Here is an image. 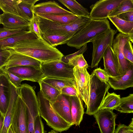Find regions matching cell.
Here are the masks:
<instances>
[{"label": "cell", "mask_w": 133, "mask_h": 133, "mask_svg": "<svg viewBox=\"0 0 133 133\" xmlns=\"http://www.w3.org/2000/svg\"><path fill=\"white\" fill-rule=\"evenodd\" d=\"M37 16L39 28L43 34L72 33L75 35L82 30L91 20L89 16L80 17L72 23L64 24Z\"/></svg>", "instance_id": "cell-3"}, {"label": "cell", "mask_w": 133, "mask_h": 133, "mask_svg": "<svg viewBox=\"0 0 133 133\" xmlns=\"http://www.w3.org/2000/svg\"><path fill=\"white\" fill-rule=\"evenodd\" d=\"M10 50L11 54L4 66V68H2L4 70H6L10 68L18 66H31L40 69L41 62L40 61L28 56Z\"/></svg>", "instance_id": "cell-14"}, {"label": "cell", "mask_w": 133, "mask_h": 133, "mask_svg": "<svg viewBox=\"0 0 133 133\" xmlns=\"http://www.w3.org/2000/svg\"><path fill=\"white\" fill-rule=\"evenodd\" d=\"M70 101L73 125L79 126L84 113L82 100L79 96H70Z\"/></svg>", "instance_id": "cell-23"}, {"label": "cell", "mask_w": 133, "mask_h": 133, "mask_svg": "<svg viewBox=\"0 0 133 133\" xmlns=\"http://www.w3.org/2000/svg\"><path fill=\"white\" fill-rule=\"evenodd\" d=\"M70 96L61 94L56 101L51 103L55 111L67 122L73 125L71 112Z\"/></svg>", "instance_id": "cell-17"}, {"label": "cell", "mask_w": 133, "mask_h": 133, "mask_svg": "<svg viewBox=\"0 0 133 133\" xmlns=\"http://www.w3.org/2000/svg\"><path fill=\"white\" fill-rule=\"evenodd\" d=\"M114 90H124L133 87V64H132L125 74L112 77L110 76L108 82Z\"/></svg>", "instance_id": "cell-20"}, {"label": "cell", "mask_w": 133, "mask_h": 133, "mask_svg": "<svg viewBox=\"0 0 133 133\" xmlns=\"http://www.w3.org/2000/svg\"><path fill=\"white\" fill-rule=\"evenodd\" d=\"M19 91L25 106L28 133H34L35 120L39 115L37 96L34 88L27 84H21Z\"/></svg>", "instance_id": "cell-5"}, {"label": "cell", "mask_w": 133, "mask_h": 133, "mask_svg": "<svg viewBox=\"0 0 133 133\" xmlns=\"http://www.w3.org/2000/svg\"><path fill=\"white\" fill-rule=\"evenodd\" d=\"M74 35L72 33L42 34L41 37L49 45L55 47L59 45L66 44Z\"/></svg>", "instance_id": "cell-25"}, {"label": "cell", "mask_w": 133, "mask_h": 133, "mask_svg": "<svg viewBox=\"0 0 133 133\" xmlns=\"http://www.w3.org/2000/svg\"><path fill=\"white\" fill-rule=\"evenodd\" d=\"M8 49L30 57L41 63L61 60L64 56L58 49L49 45L42 37L26 41Z\"/></svg>", "instance_id": "cell-1"}, {"label": "cell", "mask_w": 133, "mask_h": 133, "mask_svg": "<svg viewBox=\"0 0 133 133\" xmlns=\"http://www.w3.org/2000/svg\"><path fill=\"white\" fill-rule=\"evenodd\" d=\"M133 118L132 119V121L129 124V126L131 127H133Z\"/></svg>", "instance_id": "cell-50"}, {"label": "cell", "mask_w": 133, "mask_h": 133, "mask_svg": "<svg viewBox=\"0 0 133 133\" xmlns=\"http://www.w3.org/2000/svg\"><path fill=\"white\" fill-rule=\"evenodd\" d=\"M48 133H52L51 131H49V132Z\"/></svg>", "instance_id": "cell-55"}, {"label": "cell", "mask_w": 133, "mask_h": 133, "mask_svg": "<svg viewBox=\"0 0 133 133\" xmlns=\"http://www.w3.org/2000/svg\"><path fill=\"white\" fill-rule=\"evenodd\" d=\"M116 32L115 30L111 28L91 41L93 44L91 68L97 66L107 48L109 46H112L114 35Z\"/></svg>", "instance_id": "cell-7"}, {"label": "cell", "mask_w": 133, "mask_h": 133, "mask_svg": "<svg viewBox=\"0 0 133 133\" xmlns=\"http://www.w3.org/2000/svg\"><path fill=\"white\" fill-rule=\"evenodd\" d=\"M38 83L40 87V91L44 97L51 103H54L61 94V91L42 81Z\"/></svg>", "instance_id": "cell-31"}, {"label": "cell", "mask_w": 133, "mask_h": 133, "mask_svg": "<svg viewBox=\"0 0 133 133\" xmlns=\"http://www.w3.org/2000/svg\"><path fill=\"white\" fill-rule=\"evenodd\" d=\"M8 133H15L11 125L9 129Z\"/></svg>", "instance_id": "cell-49"}, {"label": "cell", "mask_w": 133, "mask_h": 133, "mask_svg": "<svg viewBox=\"0 0 133 133\" xmlns=\"http://www.w3.org/2000/svg\"><path fill=\"white\" fill-rule=\"evenodd\" d=\"M0 74V111L5 116L8 108L10 95V85L9 79L2 69Z\"/></svg>", "instance_id": "cell-16"}, {"label": "cell", "mask_w": 133, "mask_h": 133, "mask_svg": "<svg viewBox=\"0 0 133 133\" xmlns=\"http://www.w3.org/2000/svg\"><path fill=\"white\" fill-rule=\"evenodd\" d=\"M2 69H0V74L1 73V72H2Z\"/></svg>", "instance_id": "cell-53"}, {"label": "cell", "mask_w": 133, "mask_h": 133, "mask_svg": "<svg viewBox=\"0 0 133 133\" xmlns=\"http://www.w3.org/2000/svg\"><path fill=\"white\" fill-rule=\"evenodd\" d=\"M18 0H0V10L3 13L19 16L18 12Z\"/></svg>", "instance_id": "cell-34"}, {"label": "cell", "mask_w": 133, "mask_h": 133, "mask_svg": "<svg viewBox=\"0 0 133 133\" xmlns=\"http://www.w3.org/2000/svg\"><path fill=\"white\" fill-rule=\"evenodd\" d=\"M73 66L61 60L42 62L41 70L45 77L69 79L75 80Z\"/></svg>", "instance_id": "cell-8"}, {"label": "cell", "mask_w": 133, "mask_h": 133, "mask_svg": "<svg viewBox=\"0 0 133 133\" xmlns=\"http://www.w3.org/2000/svg\"><path fill=\"white\" fill-rule=\"evenodd\" d=\"M38 38L34 33L31 32L11 36L0 40V49H8L26 41Z\"/></svg>", "instance_id": "cell-24"}, {"label": "cell", "mask_w": 133, "mask_h": 133, "mask_svg": "<svg viewBox=\"0 0 133 133\" xmlns=\"http://www.w3.org/2000/svg\"><path fill=\"white\" fill-rule=\"evenodd\" d=\"M10 95L9 104L6 113L4 116L3 124L1 133H8L11 125L14 108L18 97L19 95V88H16L10 82Z\"/></svg>", "instance_id": "cell-22"}, {"label": "cell", "mask_w": 133, "mask_h": 133, "mask_svg": "<svg viewBox=\"0 0 133 133\" xmlns=\"http://www.w3.org/2000/svg\"><path fill=\"white\" fill-rule=\"evenodd\" d=\"M116 16L124 21L133 22V11L126 12Z\"/></svg>", "instance_id": "cell-47"}, {"label": "cell", "mask_w": 133, "mask_h": 133, "mask_svg": "<svg viewBox=\"0 0 133 133\" xmlns=\"http://www.w3.org/2000/svg\"><path fill=\"white\" fill-rule=\"evenodd\" d=\"M108 18L113 24L120 33L133 36V22L122 20L117 16L109 17Z\"/></svg>", "instance_id": "cell-29"}, {"label": "cell", "mask_w": 133, "mask_h": 133, "mask_svg": "<svg viewBox=\"0 0 133 133\" xmlns=\"http://www.w3.org/2000/svg\"><path fill=\"white\" fill-rule=\"evenodd\" d=\"M34 14H41L50 15H74L62 8L54 1H50L36 4L33 8Z\"/></svg>", "instance_id": "cell-18"}, {"label": "cell", "mask_w": 133, "mask_h": 133, "mask_svg": "<svg viewBox=\"0 0 133 133\" xmlns=\"http://www.w3.org/2000/svg\"><path fill=\"white\" fill-rule=\"evenodd\" d=\"M41 81L49 84L60 91L63 88L65 87L73 86L77 88L75 81L71 79L45 77Z\"/></svg>", "instance_id": "cell-28"}, {"label": "cell", "mask_w": 133, "mask_h": 133, "mask_svg": "<svg viewBox=\"0 0 133 133\" xmlns=\"http://www.w3.org/2000/svg\"><path fill=\"white\" fill-rule=\"evenodd\" d=\"M37 96L39 115L49 126L61 132L66 131L72 126L55 111L51 103L45 98L41 91L38 92Z\"/></svg>", "instance_id": "cell-4"}, {"label": "cell", "mask_w": 133, "mask_h": 133, "mask_svg": "<svg viewBox=\"0 0 133 133\" xmlns=\"http://www.w3.org/2000/svg\"><path fill=\"white\" fill-rule=\"evenodd\" d=\"M114 133H133V127L119 124L115 130Z\"/></svg>", "instance_id": "cell-46"}, {"label": "cell", "mask_w": 133, "mask_h": 133, "mask_svg": "<svg viewBox=\"0 0 133 133\" xmlns=\"http://www.w3.org/2000/svg\"><path fill=\"white\" fill-rule=\"evenodd\" d=\"M87 44H86L84 45L77 52L72 54L63 56L62 58L61 61L65 63H68V60L72 57L77 55L81 54H83L87 49Z\"/></svg>", "instance_id": "cell-45"}, {"label": "cell", "mask_w": 133, "mask_h": 133, "mask_svg": "<svg viewBox=\"0 0 133 133\" xmlns=\"http://www.w3.org/2000/svg\"><path fill=\"white\" fill-rule=\"evenodd\" d=\"M103 58L104 61V70L111 77L120 75L119 64L117 58L112 48L109 46L105 51Z\"/></svg>", "instance_id": "cell-21"}, {"label": "cell", "mask_w": 133, "mask_h": 133, "mask_svg": "<svg viewBox=\"0 0 133 133\" xmlns=\"http://www.w3.org/2000/svg\"><path fill=\"white\" fill-rule=\"evenodd\" d=\"M2 69L6 73L10 82L16 88H19L21 85V82L24 80L18 77L8 70H5L3 68Z\"/></svg>", "instance_id": "cell-40"}, {"label": "cell", "mask_w": 133, "mask_h": 133, "mask_svg": "<svg viewBox=\"0 0 133 133\" xmlns=\"http://www.w3.org/2000/svg\"><path fill=\"white\" fill-rule=\"evenodd\" d=\"M132 43L129 39L125 43L123 49V52L125 58L133 64Z\"/></svg>", "instance_id": "cell-38"}, {"label": "cell", "mask_w": 133, "mask_h": 133, "mask_svg": "<svg viewBox=\"0 0 133 133\" xmlns=\"http://www.w3.org/2000/svg\"><path fill=\"white\" fill-rule=\"evenodd\" d=\"M97 78L101 82L108 83L110 76L107 72L100 67L94 69L93 71Z\"/></svg>", "instance_id": "cell-41"}, {"label": "cell", "mask_w": 133, "mask_h": 133, "mask_svg": "<svg viewBox=\"0 0 133 133\" xmlns=\"http://www.w3.org/2000/svg\"><path fill=\"white\" fill-rule=\"evenodd\" d=\"M11 53V51L9 50L0 49V69L3 68Z\"/></svg>", "instance_id": "cell-44"}, {"label": "cell", "mask_w": 133, "mask_h": 133, "mask_svg": "<svg viewBox=\"0 0 133 133\" xmlns=\"http://www.w3.org/2000/svg\"><path fill=\"white\" fill-rule=\"evenodd\" d=\"M36 15L49 20L64 24L72 23L80 17L75 15H54L41 14Z\"/></svg>", "instance_id": "cell-30"}, {"label": "cell", "mask_w": 133, "mask_h": 133, "mask_svg": "<svg viewBox=\"0 0 133 133\" xmlns=\"http://www.w3.org/2000/svg\"><path fill=\"white\" fill-rule=\"evenodd\" d=\"M31 32L30 28L18 30H10L0 28V40L17 35Z\"/></svg>", "instance_id": "cell-36"}, {"label": "cell", "mask_w": 133, "mask_h": 133, "mask_svg": "<svg viewBox=\"0 0 133 133\" xmlns=\"http://www.w3.org/2000/svg\"><path fill=\"white\" fill-rule=\"evenodd\" d=\"M3 115H2V114L1 112L0 111V119Z\"/></svg>", "instance_id": "cell-52"}, {"label": "cell", "mask_w": 133, "mask_h": 133, "mask_svg": "<svg viewBox=\"0 0 133 133\" xmlns=\"http://www.w3.org/2000/svg\"><path fill=\"white\" fill-rule=\"evenodd\" d=\"M51 131L52 133H59L58 132L54 130H51Z\"/></svg>", "instance_id": "cell-51"}, {"label": "cell", "mask_w": 133, "mask_h": 133, "mask_svg": "<svg viewBox=\"0 0 133 133\" xmlns=\"http://www.w3.org/2000/svg\"><path fill=\"white\" fill-rule=\"evenodd\" d=\"M129 39L133 43V36L120 33L117 35L112 42V48L118 59L120 75L125 74L130 66L133 64L125 58L123 52L124 45Z\"/></svg>", "instance_id": "cell-10"}, {"label": "cell", "mask_w": 133, "mask_h": 133, "mask_svg": "<svg viewBox=\"0 0 133 133\" xmlns=\"http://www.w3.org/2000/svg\"><path fill=\"white\" fill-rule=\"evenodd\" d=\"M1 24V18L0 16V25Z\"/></svg>", "instance_id": "cell-54"}, {"label": "cell", "mask_w": 133, "mask_h": 133, "mask_svg": "<svg viewBox=\"0 0 133 133\" xmlns=\"http://www.w3.org/2000/svg\"><path fill=\"white\" fill-rule=\"evenodd\" d=\"M93 116L101 133H114L117 115L113 110L106 109L99 110Z\"/></svg>", "instance_id": "cell-13"}, {"label": "cell", "mask_w": 133, "mask_h": 133, "mask_svg": "<svg viewBox=\"0 0 133 133\" xmlns=\"http://www.w3.org/2000/svg\"><path fill=\"white\" fill-rule=\"evenodd\" d=\"M34 133H44V124L39 115L37 116L35 120Z\"/></svg>", "instance_id": "cell-43"}, {"label": "cell", "mask_w": 133, "mask_h": 133, "mask_svg": "<svg viewBox=\"0 0 133 133\" xmlns=\"http://www.w3.org/2000/svg\"><path fill=\"white\" fill-rule=\"evenodd\" d=\"M39 0H18V12L19 17L30 22L32 20L34 14L33 8Z\"/></svg>", "instance_id": "cell-26"}, {"label": "cell", "mask_w": 133, "mask_h": 133, "mask_svg": "<svg viewBox=\"0 0 133 133\" xmlns=\"http://www.w3.org/2000/svg\"><path fill=\"white\" fill-rule=\"evenodd\" d=\"M73 74L80 98L84 103L87 109L89 105L90 93V75L87 69L75 66Z\"/></svg>", "instance_id": "cell-9"}, {"label": "cell", "mask_w": 133, "mask_h": 133, "mask_svg": "<svg viewBox=\"0 0 133 133\" xmlns=\"http://www.w3.org/2000/svg\"><path fill=\"white\" fill-rule=\"evenodd\" d=\"M123 0H101L90 7L89 16L93 20L107 19L108 16L120 4Z\"/></svg>", "instance_id": "cell-12"}, {"label": "cell", "mask_w": 133, "mask_h": 133, "mask_svg": "<svg viewBox=\"0 0 133 133\" xmlns=\"http://www.w3.org/2000/svg\"><path fill=\"white\" fill-rule=\"evenodd\" d=\"M58 1L75 15L79 17L89 16L90 12L88 10L76 0H59Z\"/></svg>", "instance_id": "cell-27"}, {"label": "cell", "mask_w": 133, "mask_h": 133, "mask_svg": "<svg viewBox=\"0 0 133 133\" xmlns=\"http://www.w3.org/2000/svg\"><path fill=\"white\" fill-rule=\"evenodd\" d=\"M11 125L15 133H28L25 106L19 95L14 108Z\"/></svg>", "instance_id": "cell-11"}, {"label": "cell", "mask_w": 133, "mask_h": 133, "mask_svg": "<svg viewBox=\"0 0 133 133\" xmlns=\"http://www.w3.org/2000/svg\"><path fill=\"white\" fill-rule=\"evenodd\" d=\"M4 116L3 115L0 119V133H1L3 124Z\"/></svg>", "instance_id": "cell-48"}, {"label": "cell", "mask_w": 133, "mask_h": 133, "mask_svg": "<svg viewBox=\"0 0 133 133\" xmlns=\"http://www.w3.org/2000/svg\"><path fill=\"white\" fill-rule=\"evenodd\" d=\"M107 95L104 97L100 107L99 110L109 109L113 110L119 104L121 97L120 95H117L114 92L110 93L107 92Z\"/></svg>", "instance_id": "cell-32"}, {"label": "cell", "mask_w": 133, "mask_h": 133, "mask_svg": "<svg viewBox=\"0 0 133 133\" xmlns=\"http://www.w3.org/2000/svg\"><path fill=\"white\" fill-rule=\"evenodd\" d=\"M6 70L24 80L38 83L45 77L41 69L31 66H14Z\"/></svg>", "instance_id": "cell-15"}, {"label": "cell", "mask_w": 133, "mask_h": 133, "mask_svg": "<svg viewBox=\"0 0 133 133\" xmlns=\"http://www.w3.org/2000/svg\"><path fill=\"white\" fill-rule=\"evenodd\" d=\"M61 94L69 96H79L77 88L73 86L64 87L61 90Z\"/></svg>", "instance_id": "cell-42"}, {"label": "cell", "mask_w": 133, "mask_h": 133, "mask_svg": "<svg viewBox=\"0 0 133 133\" xmlns=\"http://www.w3.org/2000/svg\"><path fill=\"white\" fill-rule=\"evenodd\" d=\"M30 31L34 33L38 37H41L42 33L40 29L37 16L34 14L30 22Z\"/></svg>", "instance_id": "cell-39"}, {"label": "cell", "mask_w": 133, "mask_h": 133, "mask_svg": "<svg viewBox=\"0 0 133 133\" xmlns=\"http://www.w3.org/2000/svg\"><path fill=\"white\" fill-rule=\"evenodd\" d=\"M133 11V0H123L119 5L108 16L114 17L124 12Z\"/></svg>", "instance_id": "cell-35"}, {"label": "cell", "mask_w": 133, "mask_h": 133, "mask_svg": "<svg viewBox=\"0 0 133 133\" xmlns=\"http://www.w3.org/2000/svg\"><path fill=\"white\" fill-rule=\"evenodd\" d=\"M110 87L108 83L101 82L96 77L94 71L90 75V93L89 105L85 112L94 115L99 108L107 91Z\"/></svg>", "instance_id": "cell-6"}, {"label": "cell", "mask_w": 133, "mask_h": 133, "mask_svg": "<svg viewBox=\"0 0 133 133\" xmlns=\"http://www.w3.org/2000/svg\"><path fill=\"white\" fill-rule=\"evenodd\" d=\"M1 24L3 28L10 30H18L30 28V22L19 16L8 13L0 15Z\"/></svg>", "instance_id": "cell-19"}, {"label": "cell", "mask_w": 133, "mask_h": 133, "mask_svg": "<svg viewBox=\"0 0 133 133\" xmlns=\"http://www.w3.org/2000/svg\"><path fill=\"white\" fill-rule=\"evenodd\" d=\"M111 28L108 19H91L88 24L74 35L66 44L70 47L79 49L96 37Z\"/></svg>", "instance_id": "cell-2"}, {"label": "cell", "mask_w": 133, "mask_h": 133, "mask_svg": "<svg viewBox=\"0 0 133 133\" xmlns=\"http://www.w3.org/2000/svg\"><path fill=\"white\" fill-rule=\"evenodd\" d=\"M68 63L73 67L76 66L80 68L87 69L88 67V64L82 54L72 57L68 60Z\"/></svg>", "instance_id": "cell-37"}, {"label": "cell", "mask_w": 133, "mask_h": 133, "mask_svg": "<svg viewBox=\"0 0 133 133\" xmlns=\"http://www.w3.org/2000/svg\"><path fill=\"white\" fill-rule=\"evenodd\" d=\"M120 112L133 113V94L121 98L119 104L115 109Z\"/></svg>", "instance_id": "cell-33"}]
</instances>
